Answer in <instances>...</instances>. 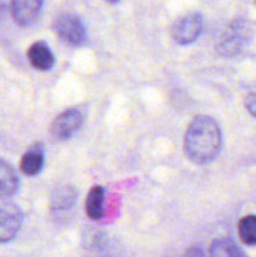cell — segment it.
<instances>
[{"label": "cell", "instance_id": "obj_11", "mask_svg": "<svg viewBox=\"0 0 256 257\" xmlns=\"http://www.w3.org/2000/svg\"><path fill=\"white\" fill-rule=\"evenodd\" d=\"M78 198V192L73 186L63 185L59 186L53 192L52 200H50V208L53 212L62 213L72 210L75 206Z\"/></svg>", "mask_w": 256, "mask_h": 257}, {"label": "cell", "instance_id": "obj_5", "mask_svg": "<svg viewBox=\"0 0 256 257\" xmlns=\"http://www.w3.org/2000/svg\"><path fill=\"white\" fill-rule=\"evenodd\" d=\"M84 123V115L78 108H69L54 118L50 124V135L57 141H67L77 135Z\"/></svg>", "mask_w": 256, "mask_h": 257}, {"label": "cell", "instance_id": "obj_12", "mask_svg": "<svg viewBox=\"0 0 256 257\" xmlns=\"http://www.w3.org/2000/svg\"><path fill=\"white\" fill-rule=\"evenodd\" d=\"M85 213L93 221L102 218L104 213V188L102 186H94L88 192L85 198Z\"/></svg>", "mask_w": 256, "mask_h": 257}, {"label": "cell", "instance_id": "obj_15", "mask_svg": "<svg viewBox=\"0 0 256 257\" xmlns=\"http://www.w3.org/2000/svg\"><path fill=\"white\" fill-rule=\"evenodd\" d=\"M246 110L251 117L256 118V82L251 85L248 92L246 93L245 100H243Z\"/></svg>", "mask_w": 256, "mask_h": 257}, {"label": "cell", "instance_id": "obj_6", "mask_svg": "<svg viewBox=\"0 0 256 257\" xmlns=\"http://www.w3.org/2000/svg\"><path fill=\"white\" fill-rule=\"evenodd\" d=\"M24 223L22 210L14 203L0 205V243H8L14 240Z\"/></svg>", "mask_w": 256, "mask_h": 257}, {"label": "cell", "instance_id": "obj_2", "mask_svg": "<svg viewBox=\"0 0 256 257\" xmlns=\"http://www.w3.org/2000/svg\"><path fill=\"white\" fill-rule=\"evenodd\" d=\"M251 27L246 20L235 19L218 38L216 50L221 57L232 58L240 54L251 39Z\"/></svg>", "mask_w": 256, "mask_h": 257}, {"label": "cell", "instance_id": "obj_17", "mask_svg": "<svg viewBox=\"0 0 256 257\" xmlns=\"http://www.w3.org/2000/svg\"><path fill=\"white\" fill-rule=\"evenodd\" d=\"M255 3H256V0H255Z\"/></svg>", "mask_w": 256, "mask_h": 257}, {"label": "cell", "instance_id": "obj_16", "mask_svg": "<svg viewBox=\"0 0 256 257\" xmlns=\"http://www.w3.org/2000/svg\"><path fill=\"white\" fill-rule=\"evenodd\" d=\"M105 3H108V4H112V5H115L118 4V3L120 2V0H104Z\"/></svg>", "mask_w": 256, "mask_h": 257}, {"label": "cell", "instance_id": "obj_4", "mask_svg": "<svg viewBox=\"0 0 256 257\" xmlns=\"http://www.w3.org/2000/svg\"><path fill=\"white\" fill-rule=\"evenodd\" d=\"M203 30V17L197 12L187 13L178 18L172 25L171 35L180 45H188L200 38Z\"/></svg>", "mask_w": 256, "mask_h": 257}, {"label": "cell", "instance_id": "obj_10", "mask_svg": "<svg viewBox=\"0 0 256 257\" xmlns=\"http://www.w3.org/2000/svg\"><path fill=\"white\" fill-rule=\"evenodd\" d=\"M19 176L5 160H0V200L12 198L19 190Z\"/></svg>", "mask_w": 256, "mask_h": 257}, {"label": "cell", "instance_id": "obj_13", "mask_svg": "<svg viewBox=\"0 0 256 257\" xmlns=\"http://www.w3.org/2000/svg\"><path fill=\"white\" fill-rule=\"evenodd\" d=\"M208 257H246L241 248L230 238H217L210 246Z\"/></svg>", "mask_w": 256, "mask_h": 257}, {"label": "cell", "instance_id": "obj_14", "mask_svg": "<svg viewBox=\"0 0 256 257\" xmlns=\"http://www.w3.org/2000/svg\"><path fill=\"white\" fill-rule=\"evenodd\" d=\"M238 237L246 246H256V215H246L237 225Z\"/></svg>", "mask_w": 256, "mask_h": 257}, {"label": "cell", "instance_id": "obj_8", "mask_svg": "<svg viewBox=\"0 0 256 257\" xmlns=\"http://www.w3.org/2000/svg\"><path fill=\"white\" fill-rule=\"evenodd\" d=\"M28 60L34 69L48 72L54 67L55 58L52 49L45 42H35L28 49Z\"/></svg>", "mask_w": 256, "mask_h": 257}, {"label": "cell", "instance_id": "obj_7", "mask_svg": "<svg viewBox=\"0 0 256 257\" xmlns=\"http://www.w3.org/2000/svg\"><path fill=\"white\" fill-rule=\"evenodd\" d=\"M44 0H12L10 10L14 22L20 27H30L40 17Z\"/></svg>", "mask_w": 256, "mask_h": 257}, {"label": "cell", "instance_id": "obj_3", "mask_svg": "<svg viewBox=\"0 0 256 257\" xmlns=\"http://www.w3.org/2000/svg\"><path fill=\"white\" fill-rule=\"evenodd\" d=\"M55 35L73 48L82 47L87 42V28L78 15L72 13L60 14L53 23Z\"/></svg>", "mask_w": 256, "mask_h": 257}, {"label": "cell", "instance_id": "obj_1", "mask_svg": "<svg viewBox=\"0 0 256 257\" xmlns=\"http://www.w3.org/2000/svg\"><path fill=\"white\" fill-rule=\"evenodd\" d=\"M183 148L188 160L196 165L212 162L222 148V131L216 119L206 114L196 115L186 130Z\"/></svg>", "mask_w": 256, "mask_h": 257}, {"label": "cell", "instance_id": "obj_9", "mask_svg": "<svg viewBox=\"0 0 256 257\" xmlns=\"http://www.w3.org/2000/svg\"><path fill=\"white\" fill-rule=\"evenodd\" d=\"M44 146L42 143H35L23 155L22 160H20V171L25 176L34 177V176H38L42 172L43 167H44Z\"/></svg>", "mask_w": 256, "mask_h": 257}]
</instances>
